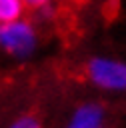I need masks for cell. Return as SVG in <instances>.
<instances>
[{
  "label": "cell",
  "instance_id": "4",
  "mask_svg": "<svg viewBox=\"0 0 126 128\" xmlns=\"http://www.w3.org/2000/svg\"><path fill=\"white\" fill-rule=\"evenodd\" d=\"M24 2L22 0H0V24L16 22L24 14Z\"/></svg>",
  "mask_w": 126,
  "mask_h": 128
},
{
  "label": "cell",
  "instance_id": "2",
  "mask_svg": "<svg viewBox=\"0 0 126 128\" xmlns=\"http://www.w3.org/2000/svg\"><path fill=\"white\" fill-rule=\"evenodd\" d=\"M86 76L98 88L126 90V64L106 58H94L86 66Z\"/></svg>",
  "mask_w": 126,
  "mask_h": 128
},
{
  "label": "cell",
  "instance_id": "6",
  "mask_svg": "<svg viewBox=\"0 0 126 128\" xmlns=\"http://www.w3.org/2000/svg\"><path fill=\"white\" fill-rule=\"evenodd\" d=\"M26 8H32V10H46L50 6L52 0H22Z\"/></svg>",
  "mask_w": 126,
  "mask_h": 128
},
{
  "label": "cell",
  "instance_id": "7",
  "mask_svg": "<svg viewBox=\"0 0 126 128\" xmlns=\"http://www.w3.org/2000/svg\"><path fill=\"white\" fill-rule=\"evenodd\" d=\"M68 2H84V0H68Z\"/></svg>",
  "mask_w": 126,
  "mask_h": 128
},
{
  "label": "cell",
  "instance_id": "3",
  "mask_svg": "<svg viewBox=\"0 0 126 128\" xmlns=\"http://www.w3.org/2000/svg\"><path fill=\"white\" fill-rule=\"evenodd\" d=\"M104 110L96 104H86L76 110L68 128H102Z\"/></svg>",
  "mask_w": 126,
  "mask_h": 128
},
{
  "label": "cell",
  "instance_id": "1",
  "mask_svg": "<svg viewBox=\"0 0 126 128\" xmlns=\"http://www.w3.org/2000/svg\"><path fill=\"white\" fill-rule=\"evenodd\" d=\"M36 46V32L30 22L16 20L0 24V48L14 56H28Z\"/></svg>",
  "mask_w": 126,
  "mask_h": 128
},
{
  "label": "cell",
  "instance_id": "5",
  "mask_svg": "<svg viewBox=\"0 0 126 128\" xmlns=\"http://www.w3.org/2000/svg\"><path fill=\"white\" fill-rule=\"evenodd\" d=\"M10 128H40V122H38V118H34V116H22V118H18Z\"/></svg>",
  "mask_w": 126,
  "mask_h": 128
}]
</instances>
